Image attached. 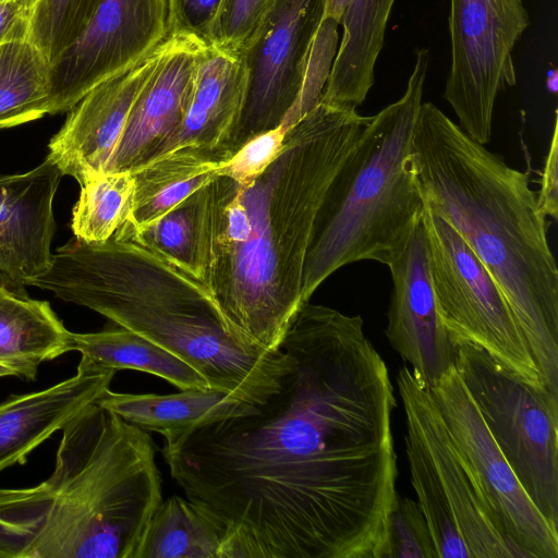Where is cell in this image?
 Instances as JSON below:
<instances>
[{
	"instance_id": "obj_29",
	"label": "cell",
	"mask_w": 558,
	"mask_h": 558,
	"mask_svg": "<svg viewBox=\"0 0 558 558\" xmlns=\"http://www.w3.org/2000/svg\"><path fill=\"white\" fill-rule=\"evenodd\" d=\"M104 0H43L35 11L29 39L51 65L83 32Z\"/></svg>"
},
{
	"instance_id": "obj_36",
	"label": "cell",
	"mask_w": 558,
	"mask_h": 558,
	"mask_svg": "<svg viewBox=\"0 0 558 558\" xmlns=\"http://www.w3.org/2000/svg\"><path fill=\"white\" fill-rule=\"evenodd\" d=\"M0 1H2V0H0ZM9 1H14L17 4H20L25 11H27L32 15V17H33L35 11L38 9V7L43 2V0H9Z\"/></svg>"
},
{
	"instance_id": "obj_13",
	"label": "cell",
	"mask_w": 558,
	"mask_h": 558,
	"mask_svg": "<svg viewBox=\"0 0 558 558\" xmlns=\"http://www.w3.org/2000/svg\"><path fill=\"white\" fill-rule=\"evenodd\" d=\"M168 36L167 0H104L51 65L48 114L70 111L89 90Z\"/></svg>"
},
{
	"instance_id": "obj_22",
	"label": "cell",
	"mask_w": 558,
	"mask_h": 558,
	"mask_svg": "<svg viewBox=\"0 0 558 558\" xmlns=\"http://www.w3.org/2000/svg\"><path fill=\"white\" fill-rule=\"evenodd\" d=\"M96 403L128 423L163 436L165 441L213 422L252 412L256 405L213 388L178 393H121L107 389Z\"/></svg>"
},
{
	"instance_id": "obj_18",
	"label": "cell",
	"mask_w": 558,
	"mask_h": 558,
	"mask_svg": "<svg viewBox=\"0 0 558 558\" xmlns=\"http://www.w3.org/2000/svg\"><path fill=\"white\" fill-rule=\"evenodd\" d=\"M245 87L246 72L241 53L207 45L197 64L185 116L158 156L174 148L194 146L229 160L233 155Z\"/></svg>"
},
{
	"instance_id": "obj_3",
	"label": "cell",
	"mask_w": 558,
	"mask_h": 558,
	"mask_svg": "<svg viewBox=\"0 0 558 558\" xmlns=\"http://www.w3.org/2000/svg\"><path fill=\"white\" fill-rule=\"evenodd\" d=\"M426 205L464 240L504 293L541 383L558 396V269L529 175L422 102L413 141Z\"/></svg>"
},
{
	"instance_id": "obj_30",
	"label": "cell",
	"mask_w": 558,
	"mask_h": 558,
	"mask_svg": "<svg viewBox=\"0 0 558 558\" xmlns=\"http://www.w3.org/2000/svg\"><path fill=\"white\" fill-rule=\"evenodd\" d=\"M377 558H438L429 526L416 500L397 493Z\"/></svg>"
},
{
	"instance_id": "obj_21",
	"label": "cell",
	"mask_w": 558,
	"mask_h": 558,
	"mask_svg": "<svg viewBox=\"0 0 558 558\" xmlns=\"http://www.w3.org/2000/svg\"><path fill=\"white\" fill-rule=\"evenodd\" d=\"M0 274V365L36 379L38 366L70 352L71 331L47 301Z\"/></svg>"
},
{
	"instance_id": "obj_9",
	"label": "cell",
	"mask_w": 558,
	"mask_h": 558,
	"mask_svg": "<svg viewBox=\"0 0 558 558\" xmlns=\"http://www.w3.org/2000/svg\"><path fill=\"white\" fill-rule=\"evenodd\" d=\"M423 223L437 310L454 343L471 342L530 384L542 385L517 319L487 269L426 203Z\"/></svg>"
},
{
	"instance_id": "obj_7",
	"label": "cell",
	"mask_w": 558,
	"mask_h": 558,
	"mask_svg": "<svg viewBox=\"0 0 558 558\" xmlns=\"http://www.w3.org/2000/svg\"><path fill=\"white\" fill-rule=\"evenodd\" d=\"M396 383L411 483L438 558H522L496 527L460 462L429 387L407 365Z\"/></svg>"
},
{
	"instance_id": "obj_1",
	"label": "cell",
	"mask_w": 558,
	"mask_h": 558,
	"mask_svg": "<svg viewBox=\"0 0 558 558\" xmlns=\"http://www.w3.org/2000/svg\"><path fill=\"white\" fill-rule=\"evenodd\" d=\"M279 390L165 441L171 477L226 524L220 558H376L397 495L388 368L360 315L305 303Z\"/></svg>"
},
{
	"instance_id": "obj_32",
	"label": "cell",
	"mask_w": 558,
	"mask_h": 558,
	"mask_svg": "<svg viewBox=\"0 0 558 558\" xmlns=\"http://www.w3.org/2000/svg\"><path fill=\"white\" fill-rule=\"evenodd\" d=\"M287 131L279 125L248 140L230 157L220 175L242 182L259 174L280 151Z\"/></svg>"
},
{
	"instance_id": "obj_34",
	"label": "cell",
	"mask_w": 558,
	"mask_h": 558,
	"mask_svg": "<svg viewBox=\"0 0 558 558\" xmlns=\"http://www.w3.org/2000/svg\"><path fill=\"white\" fill-rule=\"evenodd\" d=\"M537 203L546 217L557 220L558 216V125L555 120L549 149L545 159L541 189L536 192Z\"/></svg>"
},
{
	"instance_id": "obj_16",
	"label": "cell",
	"mask_w": 558,
	"mask_h": 558,
	"mask_svg": "<svg viewBox=\"0 0 558 558\" xmlns=\"http://www.w3.org/2000/svg\"><path fill=\"white\" fill-rule=\"evenodd\" d=\"M206 46L197 37L174 34L172 47L131 109L106 172H131L158 156L185 116Z\"/></svg>"
},
{
	"instance_id": "obj_10",
	"label": "cell",
	"mask_w": 558,
	"mask_h": 558,
	"mask_svg": "<svg viewBox=\"0 0 558 558\" xmlns=\"http://www.w3.org/2000/svg\"><path fill=\"white\" fill-rule=\"evenodd\" d=\"M429 390L450 442L499 532L522 558H558V526L524 490L454 366Z\"/></svg>"
},
{
	"instance_id": "obj_28",
	"label": "cell",
	"mask_w": 558,
	"mask_h": 558,
	"mask_svg": "<svg viewBox=\"0 0 558 558\" xmlns=\"http://www.w3.org/2000/svg\"><path fill=\"white\" fill-rule=\"evenodd\" d=\"M72 210L75 239L101 243L129 218L134 194L132 172H106L85 181Z\"/></svg>"
},
{
	"instance_id": "obj_8",
	"label": "cell",
	"mask_w": 558,
	"mask_h": 558,
	"mask_svg": "<svg viewBox=\"0 0 558 558\" xmlns=\"http://www.w3.org/2000/svg\"><path fill=\"white\" fill-rule=\"evenodd\" d=\"M454 368L524 490L558 526V396L471 342L456 343Z\"/></svg>"
},
{
	"instance_id": "obj_19",
	"label": "cell",
	"mask_w": 558,
	"mask_h": 558,
	"mask_svg": "<svg viewBox=\"0 0 558 558\" xmlns=\"http://www.w3.org/2000/svg\"><path fill=\"white\" fill-rule=\"evenodd\" d=\"M117 371L76 368L46 389L11 396L0 403V473L28 456L110 388Z\"/></svg>"
},
{
	"instance_id": "obj_31",
	"label": "cell",
	"mask_w": 558,
	"mask_h": 558,
	"mask_svg": "<svg viewBox=\"0 0 558 558\" xmlns=\"http://www.w3.org/2000/svg\"><path fill=\"white\" fill-rule=\"evenodd\" d=\"M274 0H222L206 44L235 50L244 45Z\"/></svg>"
},
{
	"instance_id": "obj_25",
	"label": "cell",
	"mask_w": 558,
	"mask_h": 558,
	"mask_svg": "<svg viewBox=\"0 0 558 558\" xmlns=\"http://www.w3.org/2000/svg\"><path fill=\"white\" fill-rule=\"evenodd\" d=\"M226 531L206 507L172 496L150 517L133 558H220Z\"/></svg>"
},
{
	"instance_id": "obj_5",
	"label": "cell",
	"mask_w": 558,
	"mask_h": 558,
	"mask_svg": "<svg viewBox=\"0 0 558 558\" xmlns=\"http://www.w3.org/2000/svg\"><path fill=\"white\" fill-rule=\"evenodd\" d=\"M161 501L148 432L92 403L62 428L49 477L0 488V558H133Z\"/></svg>"
},
{
	"instance_id": "obj_15",
	"label": "cell",
	"mask_w": 558,
	"mask_h": 558,
	"mask_svg": "<svg viewBox=\"0 0 558 558\" xmlns=\"http://www.w3.org/2000/svg\"><path fill=\"white\" fill-rule=\"evenodd\" d=\"M388 268L392 291L386 338L411 371L430 387L454 366L456 343L437 310L423 219Z\"/></svg>"
},
{
	"instance_id": "obj_33",
	"label": "cell",
	"mask_w": 558,
	"mask_h": 558,
	"mask_svg": "<svg viewBox=\"0 0 558 558\" xmlns=\"http://www.w3.org/2000/svg\"><path fill=\"white\" fill-rule=\"evenodd\" d=\"M222 0H167L168 33L197 37L206 43Z\"/></svg>"
},
{
	"instance_id": "obj_11",
	"label": "cell",
	"mask_w": 558,
	"mask_h": 558,
	"mask_svg": "<svg viewBox=\"0 0 558 558\" xmlns=\"http://www.w3.org/2000/svg\"><path fill=\"white\" fill-rule=\"evenodd\" d=\"M529 24L522 0H450L444 98L462 131L482 145L490 141L499 92L517 82L512 52Z\"/></svg>"
},
{
	"instance_id": "obj_20",
	"label": "cell",
	"mask_w": 558,
	"mask_h": 558,
	"mask_svg": "<svg viewBox=\"0 0 558 558\" xmlns=\"http://www.w3.org/2000/svg\"><path fill=\"white\" fill-rule=\"evenodd\" d=\"M395 1L325 0L323 19L341 24L343 32L320 101L352 110L364 102Z\"/></svg>"
},
{
	"instance_id": "obj_14",
	"label": "cell",
	"mask_w": 558,
	"mask_h": 558,
	"mask_svg": "<svg viewBox=\"0 0 558 558\" xmlns=\"http://www.w3.org/2000/svg\"><path fill=\"white\" fill-rule=\"evenodd\" d=\"M174 34L89 90L48 143L47 158L81 185L105 173L131 109L172 47Z\"/></svg>"
},
{
	"instance_id": "obj_17",
	"label": "cell",
	"mask_w": 558,
	"mask_h": 558,
	"mask_svg": "<svg viewBox=\"0 0 558 558\" xmlns=\"http://www.w3.org/2000/svg\"><path fill=\"white\" fill-rule=\"evenodd\" d=\"M62 177L47 157L26 172L0 174V274L16 284L52 265L53 201Z\"/></svg>"
},
{
	"instance_id": "obj_26",
	"label": "cell",
	"mask_w": 558,
	"mask_h": 558,
	"mask_svg": "<svg viewBox=\"0 0 558 558\" xmlns=\"http://www.w3.org/2000/svg\"><path fill=\"white\" fill-rule=\"evenodd\" d=\"M51 63L29 38L0 45V130L48 114Z\"/></svg>"
},
{
	"instance_id": "obj_35",
	"label": "cell",
	"mask_w": 558,
	"mask_h": 558,
	"mask_svg": "<svg viewBox=\"0 0 558 558\" xmlns=\"http://www.w3.org/2000/svg\"><path fill=\"white\" fill-rule=\"evenodd\" d=\"M32 15L14 1H0V45L29 38Z\"/></svg>"
},
{
	"instance_id": "obj_24",
	"label": "cell",
	"mask_w": 558,
	"mask_h": 558,
	"mask_svg": "<svg viewBox=\"0 0 558 558\" xmlns=\"http://www.w3.org/2000/svg\"><path fill=\"white\" fill-rule=\"evenodd\" d=\"M116 326L97 332L71 331L70 351L81 353L77 368L134 369L160 377L180 390L210 388L197 371L177 355Z\"/></svg>"
},
{
	"instance_id": "obj_27",
	"label": "cell",
	"mask_w": 558,
	"mask_h": 558,
	"mask_svg": "<svg viewBox=\"0 0 558 558\" xmlns=\"http://www.w3.org/2000/svg\"><path fill=\"white\" fill-rule=\"evenodd\" d=\"M202 210L203 187L150 223L134 229L124 222L117 231L198 279Z\"/></svg>"
},
{
	"instance_id": "obj_37",
	"label": "cell",
	"mask_w": 558,
	"mask_h": 558,
	"mask_svg": "<svg viewBox=\"0 0 558 558\" xmlns=\"http://www.w3.org/2000/svg\"><path fill=\"white\" fill-rule=\"evenodd\" d=\"M5 376H15V373L10 368H8L3 365H0V377H5Z\"/></svg>"
},
{
	"instance_id": "obj_23",
	"label": "cell",
	"mask_w": 558,
	"mask_h": 558,
	"mask_svg": "<svg viewBox=\"0 0 558 558\" xmlns=\"http://www.w3.org/2000/svg\"><path fill=\"white\" fill-rule=\"evenodd\" d=\"M228 160L185 146L171 149L134 169V194L125 222L140 229L156 220L220 175Z\"/></svg>"
},
{
	"instance_id": "obj_2",
	"label": "cell",
	"mask_w": 558,
	"mask_h": 558,
	"mask_svg": "<svg viewBox=\"0 0 558 558\" xmlns=\"http://www.w3.org/2000/svg\"><path fill=\"white\" fill-rule=\"evenodd\" d=\"M372 117L320 101L259 174L203 187L199 278L241 340L280 350L299 311L314 221Z\"/></svg>"
},
{
	"instance_id": "obj_6",
	"label": "cell",
	"mask_w": 558,
	"mask_h": 558,
	"mask_svg": "<svg viewBox=\"0 0 558 558\" xmlns=\"http://www.w3.org/2000/svg\"><path fill=\"white\" fill-rule=\"evenodd\" d=\"M429 60L428 49L415 52L404 94L372 117L330 182L305 257L304 303L348 264L388 266L422 221L425 201L413 141Z\"/></svg>"
},
{
	"instance_id": "obj_12",
	"label": "cell",
	"mask_w": 558,
	"mask_h": 558,
	"mask_svg": "<svg viewBox=\"0 0 558 558\" xmlns=\"http://www.w3.org/2000/svg\"><path fill=\"white\" fill-rule=\"evenodd\" d=\"M325 0H274L239 49L246 72L233 154L281 125L304 87Z\"/></svg>"
},
{
	"instance_id": "obj_4",
	"label": "cell",
	"mask_w": 558,
	"mask_h": 558,
	"mask_svg": "<svg viewBox=\"0 0 558 558\" xmlns=\"http://www.w3.org/2000/svg\"><path fill=\"white\" fill-rule=\"evenodd\" d=\"M25 286L89 308L177 355L208 383L253 405L280 386L292 356L247 344L223 319L206 286L134 239L70 240L47 272Z\"/></svg>"
}]
</instances>
